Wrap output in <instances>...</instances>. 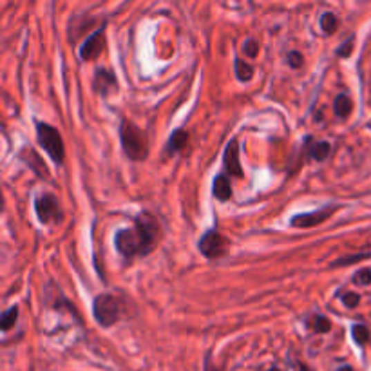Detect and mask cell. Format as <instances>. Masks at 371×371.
I'll list each match as a JSON object with an SVG mask.
<instances>
[{"instance_id":"1","label":"cell","mask_w":371,"mask_h":371,"mask_svg":"<svg viewBox=\"0 0 371 371\" xmlns=\"http://www.w3.org/2000/svg\"><path fill=\"white\" fill-rule=\"evenodd\" d=\"M158 232L160 227L156 219L149 214H140L134 221V229H124L116 234L115 245L118 252L127 259H133L134 256H145L156 245Z\"/></svg>"},{"instance_id":"28","label":"cell","mask_w":371,"mask_h":371,"mask_svg":"<svg viewBox=\"0 0 371 371\" xmlns=\"http://www.w3.org/2000/svg\"><path fill=\"white\" fill-rule=\"evenodd\" d=\"M270 371H279V370H270Z\"/></svg>"},{"instance_id":"16","label":"cell","mask_w":371,"mask_h":371,"mask_svg":"<svg viewBox=\"0 0 371 371\" xmlns=\"http://www.w3.org/2000/svg\"><path fill=\"white\" fill-rule=\"evenodd\" d=\"M187 142H189V134L180 129V131H176V133L171 136L169 147H171V151H181V149L187 145Z\"/></svg>"},{"instance_id":"18","label":"cell","mask_w":371,"mask_h":371,"mask_svg":"<svg viewBox=\"0 0 371 371\" xmlns=\"http://www.w3.org/2000/svg\"><path fill=\"white\" fill-rule=\"evenodd\" d=\"M353 339H355V343L359 344H366L370 341V330L366 326H362V324H355L352 328Z\"/></svg>"},{"instance_id":"22","label":"cell","mask_w":371,"mask_h":371,"mask_svg":"<svg viewBox=\"0 0 371 371\" xmlns=\"http://www.w3.org/2000/svg\"><path fill=\"white\" fill-rule=\"evenodd\" d=\"M245 53H247V57L250 58H256L257 53H259V44L256 42V40H247L243 46Z\"/></svg>"},{"instance_id":"19","label":"cell","mask_w":371,"mask_h":371,"mask_svg":"<svg viewBox=\"0 0 371 371\" xmlns=\"http://www.w3.org/2000/svg\"><path fill=\"white\" fill-rule=\"evenodd\" d=\"M355 283L362 286H368L371 283V270L370 268H362L355 274Z\"/></svg>"},{"instance_id":"15","label":"cell","mask_w":371,"mask_h":371,"mask_svg":"<svg viewBox=\"0 0 371 371\" xmlns=\"http://www.w3.org/2000/svg\"><path fill=\"white\" fill-rule=\"evenodd\" d=\"M330 151H332V147H330L328 142H319V143H315L314 147L310 149V154H312V158H314V160H319V162H323V160H326V158H328Z\"/></svg>"},{"instance_id":"25","label":"cell","mask_w":371,"mask_h":371,"mask_svg":"<svg viewBox=\"0 0 371 371\" xmlns=\"http://www.w3.org/2000/svg\"><path fill=\"white\" fill-rule=\"evenodd\" d=\"M353 49V40H348V42L343 44V48L337 49V55L339 57H348L350 53H352Z\"/></svg>"},{"instance_id":"12","label":"cell","mask_w":371,"mask_h":371,"mask_svg":"<svg viewBox=\"0 0 371 371\" xmlns=\"http://www.w3.org/2000/svg\"><path fill=\"white\" fill-rule=\"evenodd\" d=\"M333 111H335V115L344 118V116L350 115V111H352V100L348 98L346 95H339L333 102Z\"/></svg>"},{"instance_id":"4","label":"cell","mask_w":371,"mask_h":371,"mask_svg":"<svg viewBox=\"0 0 371 371\" xmlns=\"http://www.w3.org/2000/svg\"><path fill=\"white\" fill-rule=\"evenodd\" d=\"M93 314H95V319L98 321L102 326H111V324H115L120 317V303L116 301L115 295H98L95 303H93Z\"/></svg>"},{"instance_id":"27","label":"cell","mask_w":371,"mask_h":371,"mask_svg":"<svg viewBox=\"0 0 371 371\" xmlns=\"http://www.w3.org/2000/svg\"><path fill=\"white\" fill-rule=\"evenodd\" d=\"M339 371H353V370H352V368H350V366H343Z\"/></svg>"},{"instance_id":"14","label":"cell","mask_w":371,"mask_h":371,"mask_svg":"<svg viewBox=\"0 0 371 371\" xmlns=\"http://www.w3.org/2000/svg\"><path fill=\"white\" fill-rule=\"evenodd\" d=\"M236 75H238L239 80L248 82L254 77V67L245 62V60H241V58H236Z\"/></svg>"},{"instance_id":"6","label":"cell","mask_w":371,"mask_h":371,"mask_svg":"<svg viewBox=\"0 0 371 371\" xmlns=\"http://www.w3.org/2000/svg\"><path fill=\"white\" fill-rule=\"evenodd\" d=\"M35 209H37V214H39L42 223H49V221L58 219L60 218V214H62V212H60V207H58L57 198H55L53 194L40 196L39 200H37Z\"/></svg>"},{"instance_id":"21","label":"cell","mask_w":371,"mask_h":371,"mask_svg":"<svg viewBox=\"0 0 371 371\" xmlns=\"http://www.w3.org/2000/svg\"><path fill=\"white\" fill-rule=\"evenodd\" d=\"M314 326L319 333H326V332H330V328H332V324H330V321L326 319V317H321V315H319V317H315Z\"/></svg>"},{"instance_id":"24","label":"cell","mask_w":371,"mask_h":371,"mask_svg":"<svg viewBox=\"0 0 371 371\" xmlns=\"http://www.w3.org/2000/svg\"><path fill=\"white\" fill-rule=\"evenodd\" d=\"M370 254H361V256H355V257H344V259H339L337 263H335V267H343V265H350V263H355L357 259H364V257H368Z\"/></svg>"},{"instance_id":"3","label":"cell","mask_w":371,"mask_h":371,"mask_svg":"<svg viewBox=\"0 0 371 371\" xmlns=\"http://www.w3.org/2000/svg\"><path fill=\"white\" fill-rule=\"evenodd\" d=\"M37 136H39V143L44 147V151L51 156V160H55L57 163H62L66 151H64L62 136H60L57 129L48 124H39L37 125Z\"/></svg>"},{"instance_id":"20","label":"cell","mask_w":371,"mask_h":371,"mask_svg":"<svg viewBox=\"0 0 371 371\" xmlns=\"http://www.w3.org/2000/svg\"><path fill=\"white\" fill-rule=\"evenodd\" d=\"M288 64H290L294 69H299V67L305 64V58H303V55H301L299 51H292L290 55H288Z\"/></svg>"},{"instance_id":"13","label":"cell","mask_w":371,"mask_h":371,"mask_svg":"<svg viewBox=\"0 0 371 371\" xmlns=\"http://www.w3.org/2000/svg\"><path fill=\"white\" fill-rule=\"evenodd\" d=\"M337 26H339L337 15L332 13V11H328V13H324L323 17H321V28H323V31L326 35L335 33V29H337Z\"/></svg>"},{"instance_id":"11","label":"cell","mask_w":371,"mask_h":371,"mask_svg":"<svg viewBox=\"0 0 371 371\" xmlns=\"http://www.w3.org/2000/svg\"><path fill=\"white\" fill-rule=\"evenodd\" d=\"M214 194L218 200L221 201H227L230 198V194H232V189H230V181L227 176H218L214 180Z\"/></svg>"},{"instance_id":"26","label":"cell","mask_w":371,"mask_h":371,"mask_svg":"<svg viewBox=\"0 0 371 371\" xmlns=\"http://www.w3.org/2000/svg\"><path fill=\"white\" fill-rule=\"evenodd\" d=\"M205 371H218L214 366H212V362H210V359H207V362H205Z\"/></svg>"},{"instance_id":"5","label":"cell","mask_w":371,"mask_h":371,"mask_svg":"<svg viewBox=\"0 0 371 371\" xmlns=\"http://www.w3.org/2000/svg\"><path fill=\"white\" fill-rule=\"evenodd\" d=\"M200 250L209 259H218V257H223L227 254L229 243L221 234L216 232V230H210L200 239Z\"/></svg>"},{"instance_id":"7","label":"cell","mask_w":371,"mask_h":371,"mask_svg":"<svg viewBox=\"0 0 371 371\" xmlns=\"http://www.w3.org/2000/svg\"><path fill=\"white\" fill-rule=\"evenodd\" d=\"M104 28L96 29L95 33L87 37L86 42L82 44L80 57L84 58V60H95V58L100 55L102 49H104Z\"/></svg>"},{"instance_id":"10","label":"cell","mask_w":371,"mask_h":371,"mask_svg":"<svg viewBox=\"0 0 371 371\" xmlns=\"http://www.w3.org/2000/svg\"><path fill=\"white\" fill-rule=\"evenodd\" d=\"M96 89L100 91L102 95H107V91L116 87V78L111 75L109 71H104V69H98L96 71V80H95Z\"/></svg>"},{"instance_id":"23","label":"cell","mask_w":371,"mask_h":371,"mask_svg":"<svg viewBox=\"0 0 371 371\" xmlns=\"http://www.w3.org/2000/svg\"><path fill=\"white\" fill-rule=\"evenodd\" d=\"M343 301H344V305H346V306H350V308H355V306L359 305V301H361V297H359L357 294H346L343 297Z\"/></svg>"},{"instance_id":"2","label":"cell","mask_w":371,"mask_h":371,"mask_svg":"<svg viewBox=\"0 0 371 371\" xmlns=\"http://www.w3.org/2000/svg\"><path fill=\"white\" fill-rule=\"evenodd\" d=\"M120 138H122V145H124L125 154H127L131 160L140 162V160H145V158H147V138H145V134H143L133 122H127V120L122 122V125H120Z\"/></svg>"},{"instance_id":"8","label":"cell","mask_w":371,"mask_h":371,"mask_svg":"<svg viewBox=\"0 0 371 371\" xmlns=\"http://www.w3.org/2000/svg\"><path fill=\"white\" fill-rule=\"evenodd\" d=\"M332 214V209H323L317 212H308V214H297L292 219V227H299V229H308V227H315V225L323 223Z\"/></svg>"},{"instance_id":"17","label":"cell","mask_w":371,"mask_h":371,"mask_svg":"<svg viewBox=\"0 0 371 371\" xmlns=\"http://www.w3.org/2000/svg\"><path fill=\"white\" fill-rule=\"evenodd\" d=\"M17 317H19V308L17 306H13V308L6 310L4 314H2V330L4 332H8V330L13 326L15 323H17Z\"/></svg>"},{"instance_id":"9","label":"cell","mask_w":371,"mask_h":371,"mask_svg":"<svg viewBox=\"0 0 371 371\" xmlns=\"http://www.w3.org/2000/svg\"><path fill=\"white\" fill-rule=\"evenodd\" d=\"M223 162H225V169L229 171V174H232V176H236V178L243 176V169H241V165H239V145L236 140H232V142L227 145Z\"/></svg>"}]
</instances>
